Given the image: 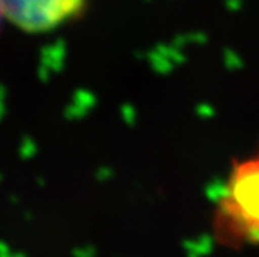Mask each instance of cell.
<instances>
[{"label":"cell","mask_w":259,"mask_h":257,"mask_svg":"<svg viewBox=\"0 0 259 257\" xmlns=\"http://www.w3.org/2000/svg\"><path fill=\"white\" fill-rule=\"evenodd\" d=\"M214 227L224 242L259 244V152L231 172L218 202Z\"/></svg>","instance_id":"cell-1"},{"label":"cell","mask_w":259,"mask_h":257,"mask_svg":"<svg viewBox=\"0 0 259 257\" xmlns=\"http://www.w3.org/2000/svg\"><path fill=\"white\" fill-rule=\"evenodd\" d=\"M14 25L25 32H47L82 14L85 0H0Z\"/></svg>","instance_id":"cell-2"},{"label":"cell","mask_w":259,"mask_h":257,"mask_svg":"<svg viewBox=\"0 0 259 257\" xmlns=\"http://www.w3.org/2000/svg\"><path fill=\"white\" fill-rule=\"evenodd\" d=\"M5 17V14H4V9H2V4H0V24H2V19Z\"/></svg>","instance_id":"cell-3"}]
</instances>
